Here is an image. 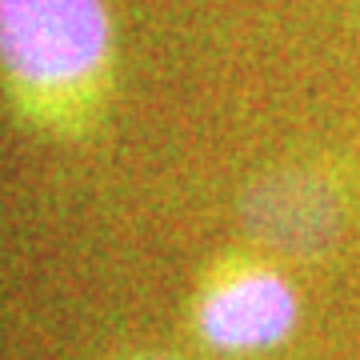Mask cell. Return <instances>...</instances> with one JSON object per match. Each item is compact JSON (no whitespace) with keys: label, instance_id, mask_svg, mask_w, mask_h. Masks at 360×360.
<instances>
[{"label":"cell","instance_id":"6da1fadb","mask_svg":"<svg viewBox=\"0 0 360 360\" xmlns=\"http://www.w3.org/2000/svg\"><path fill=\"white\" fill-rule=\"evenodd\" d=\"M108 16L101 0H0V60L32 84H68L101 65Z\"/></svg>","mask_w":360,"mask_h":360},{"label":"cell","instance_id":"7a4b0ae2","mask_svg":"<svg viewBox=\"0 0 360 360\" xmlns=\"http://www.w3.org/2000/svg\"><path fill=\"white\" fill-rule=\"evenodd\" d=\"M296 324V296L281 276L248 272L205 300L200 333L217 348H264L288 336Z\"/></svg>","mask_w":360,"mask_h":360},{"label":"cell","instance_id":"3957f363","mask_svg":"<svg viewBox=\"0 0 360 360\" xmlns=\"http://www.w3.org/2000/svg\"><path fill=\"white\" fill-rule=\"evenodd\" d=\"M245 220L257 240L281 248V252H292V257H309V252L333 245L336 200L328 196V188L304 176H281L264 180L248 196Z\"/></svg>","mask_w":360,"mask_h":360}]
</instances>
